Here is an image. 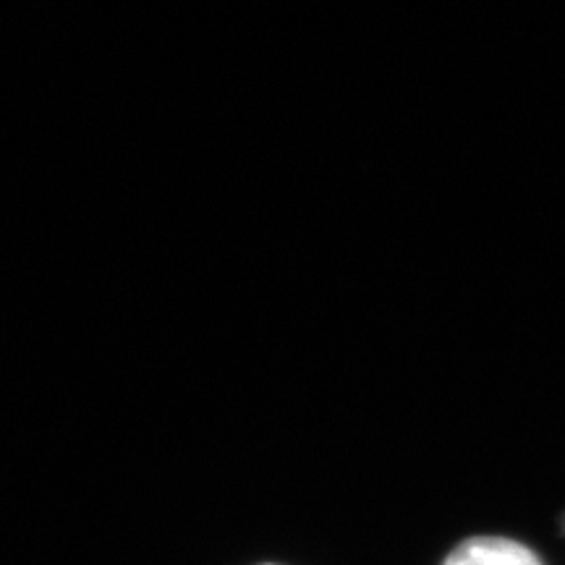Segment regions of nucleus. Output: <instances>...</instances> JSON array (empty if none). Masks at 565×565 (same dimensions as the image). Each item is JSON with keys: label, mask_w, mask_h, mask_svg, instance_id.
Masks as SVG:
<instances>
[{"label": "nucleus", "mask_w": 565, "mask_h": 565, "mask_svg": "<svg viewBox=\"0 0 565 565\" xmlns=\"http://www.w3.org/2000/svg\"><path fill=\"white\" fill-rule=\"evenodd\" d=\"M443 565H545L534 550L505 536H475L458 545Z\"/></svg>", "instance_id": "1"}]
</instances>
